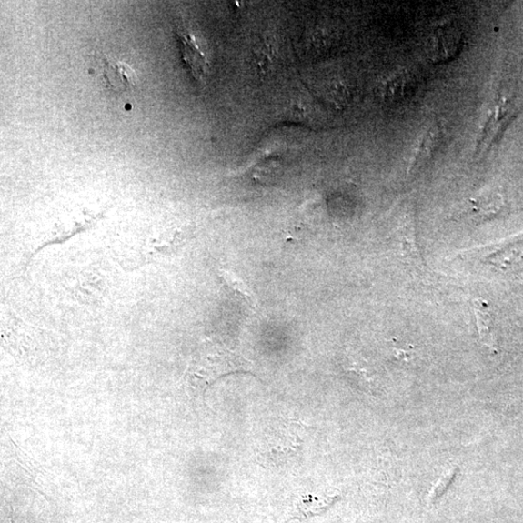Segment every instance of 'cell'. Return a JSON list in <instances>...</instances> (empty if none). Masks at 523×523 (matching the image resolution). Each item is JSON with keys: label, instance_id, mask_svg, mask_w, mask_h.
Here are the masks:
<instances>
[{"label": "cell", "instance_id": "1", "mask_svg": "<svg viewBox=\"0 0 523 523\" xmlns=\"http://www.w3.org/2000/svg\"><path fill=\"white\" fill-rule=\"evenodd\" d=\"M251 363L242 355L226 347L206 343L189 368V382L205 388L221 377L235 372H246Z\"/></svg>", "mask_w": 523, "mask_h": 523}, {"label": "cell", "instance_id": "2", "mask_svg": "<svg viewBox=\"0 0 523 523\" xmlns=\"http://www.w3.org/2000/svg\"><path fill=\"white\" fill-rule=\"evenodd\" d=\"M307 430L301 422L281 420L263 437L259 455L272 466H284L303 449Z\"/></svg>", "mask_w": 523, "mask_h": 523}, {"label": "cell", "instance_id": "3", "mask_svg": "<svg viewBox=\"0 0 523 523\" xmlns=\"http://www.w3.org/2000/svg\"><path fill=\"white\" fill-rule=\"evenodd\" d=\"M339 498L338 495L326 491L305 493L296 499L290 519L303 520L323 515Z\"/></svg>", "mask_w": 523, "mask_h": 523}, {"label": "cell", "instance_id": "4", "mask_svg": "<svg viewBox=\"0 0 523 523\" xmlns=\"http://www.w3.org/2000/svg\"><path fill=\"white\" fill-rule=\"evenodd\" d=\"M179 46H181L184 63L194 79L201 81L206 74V58L196 38L185 31H177Z\"/></svg>", "mask_w": 523, "mask_h": 523}, {"label": "cell", "instance_id": "5", "mask_svg": "<svg viewBox=\"0 0 523 523\" xmlns=\"http://www.w3.org/2000/svg\"><path fill=\"white\" fill-rule=\"evenodd\" d=\"M104 76L115 91H126L136 86L138 77L136 71L126 63L106 57L104 59Z\"/></svg>", "mask_w": 523, "mask_h": 523}, {"label": "cell", "instance_id": "6", "mask_svg": "<svg viewBox=\"0 0 523 523\" xmlns=\"http://www.w3.org/2000/svg\"><path fill=\"white\" fill-rule=\"evenodd\" d=\"M433 41H435L433 43L435 56L439 61H448L457 55L461 42V34L456 25H447L438 29Z\"/></svg>", "mask_w": 523, "mask_h": 523}, {"label": "cell", "instance_id": "7", "mask_svg": "<svg viewBox=\"0 0 523 523\" xmlns=\"http://www.w3.org/2000/svg\"><path fill=\"white\" fill-rule=\"evenodd\" d=\"M473 308L481 342L489 348L495 347L491 332V317L488 305L480 298H476L473 301Z\"/></svg>", "mask_w": 523, "mask_h": 523}, {"label": "cell", "instance_id": "8", "mask_svg": "<svg viewBox=\"0 0 523 523\" xmlns=\"http://www.w3.org/2000/svg\"><path fill=\"white\" fill-rule=\"evenodd\" d=\"M458 473V468H454L450 470L445 472L440 478L439 480L433 486L432 489L429 492V501L435 502L440 497H442L443 493L446 491L448 487L451 485L454 480L455 476Z\"/></svg>", "mask_w": 523, "mask_h": 523}, {"label": "cell", "instance_id": "9", "mask_svg": "<svg viewBox=\"0 0 523 523\" xmlns=\"http://www.w3.org/2000/svg\"><path fill=\"white\" fill-rule=\"evenodd\" d=\"M221 277H223L224 280H226L227 286L231 289H233L236 293H238L241 296H243L249 304L251 305L254 304V301H256L254 300V296L248 290L246 284L243 281H241L240 278H237L232 273H228L226 271L221 272Z\"/></svg>", "mask_w": 523, "mask_h": 523}]
</instances>
